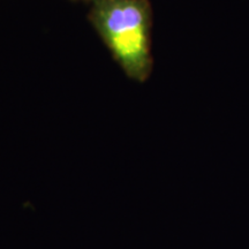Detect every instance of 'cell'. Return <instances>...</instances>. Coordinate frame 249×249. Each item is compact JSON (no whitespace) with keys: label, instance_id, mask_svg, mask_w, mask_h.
<instances>
[{"label":"cell","instance_id":"6da1fadb","mask_svg":"<svg viewBox=\"0 0 249 249\" xmlns=\"http://www.w3.org/2000/svg\"><path fill=\"white\" fill-rule=\"evenodd\" d=\"M89 20L129 79L144 82L152 70L149 0H91Z\"/></svg>","mask_w":249,"mask_h":249},{"label":"cell","instance_id":"7a4b0ae2","mask_svg":"<svg viewBox=\"0 0 249 249\" xmlns=\"http://www.w3.org/2000/svg\"><path fill=\"white\" fill-rule=\"evenodd\" d=\"M86 1H91V0H86Z\"/></svg>","mask_w":249,"mask_h":249}]
</instances>
